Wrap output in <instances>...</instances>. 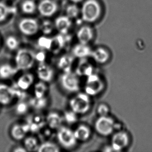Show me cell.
<instances>
[{"label": "cell", "mask_w": 152, "mask_h": 152, "mask_svg": "<svg viewBox=\"0 0 152 152\" xmlns=\"http://www.w3.org/2000/svg\"><path fill=\"white\" fill-rule=\"evenodd\" d=\"M25 92L15 85L11 86L4 83H0V104L7 106L12 104L15 99L21 100L25 97Z\"/></svg>", "instance_id": "obj_1"}, {"label": "cell", "mask_w": 152, "mask_h": 152, "mask_svg": "<svg viewBox=\"0 0 152 152\" xmlns=\"http://www.w3.org/2000/svg\"><path fill=\"white\" fill-rule=\"evenodd\" d=\"M35 53L28 48L17 50L15 56V66L18 71H27L35 64Z\"/></svg>", "instance_id": "obj_2"}, {"label": "cell", "mask_w": 152, "mask_h": 152, "mask_svg": "<svg viewBox=\"0 0 152 152\" xmlns=\"http://www.w3.org/2000/svg\"><path fill=\"white\" fill-rule=\"evenodd\" d=\"M102 10L101 4L97 0L85 1L81 10L83 20L87 23H94L101 16Z\"/></svg>", "instance_id": "obj_3"}, {"label": "cell", "mask_w": 152, "mask_h": 152, "mask_svg": "<svg viewBox=\"0 0 152 152\" xmlns=\"http://www.w3.org/2000/svg\"><path fill=\"white\" fill-rule=\"evenodd\" d=\"M70 110L79 114L87 113L91 107L90 96L86 93H78L70 99L69 102Z\"/></svg>", "instance_id": "obj_4"}, {"label": "cell", "mask_w": 152, "mask_h": 152, "mask_svg": "<svg viewBox=\"0 0 152 152\" xmlns=\"http://www.w3.org/2000/svg\"><path fill=\"white\" fill-rule=\"evenodd\" d=\"M60 82L62 88L68 93H76L80 89L79 76L72 71L63 72L60 76Z\"/></svg>", "instance_id": "obj_5"}, {"label": "cell", "mask_w": 152, "mask_h": 152, "mask_svg": "<svg viewBox=\"0 0 152 152\" xmlns=\"http://www.w3.org/2000/svg\"><path fill=\"white\" fill-rule=\"evenodd\" d=\"M57 139L60 145L66 149L74 148L78 141L74 132L69 128L63 126L58 130Z\"/></svg>", "instance_id": "obj_6"}, {"label": "cell", "mask_w": 152, "mask_h": 152, "mask_svg": "<svg viewBox=\"0 0 152 152\" xmlns=\"http://www.w3.org/2000/svg\"><path fill=\"white\" fill-rule=\"evenodd\" d=\"M95 129L102 136H108L113 132L116 124L113 118L107 116H100L95 121Z\"/></svg>", "instance_id": "obj_7"}, {"label": "cell", "mask_w": 152, "mask_h": 152, "mask_svg": "<svg viewBox=\"0 0 152 152\" xmlns=\"http://www.w3.org/2000/svg\"><path fill=\"white\" fill-rule=\"evenodd\" d=\"M85 93L89 96H95L103 91L104 84L100 76L93 73L86 77Z\"/></svg>", "instance_id": "obj_8"}, {"label": "cell", "mask_w": 152, "mask_h": 152, "mask_svg": "<svg viewBox=\"0 0 152 152\" xmlns=\"http://www.w3.org/2000/svg\"><path fill=\"white\" fill-rule=\"evenodd\" d=\"M18 29L21 33L26 36H33L38 32L40 25L35 19L26 18L19 23Z\"/></svg>", "instance_id": "obj_9"}, {"label": "cell", "mask_w": 152, "mask_h": 152, "mask_svg": "<svg viewBox=\"0 0 152 152\" xmlns=\"http://www.w3.org/2000/svg\"><path fill=\"white\" fill-rule=\"evenodd\" d=\"M129 142L127 133L119 131L114 134L111 138V148L115 152H120L127 147Z\"/></svg>", "instance_id": "obj_10"}, {"label": "cell", "mask_w": 152, "mask_h": 152, "mask_svg": "<svg viewBox=\"0 0 152 152\" xmlns=\"http://www.w3.org/2000/svg\"><path fill=\"white\" fill-rule=\"evenodd\" d=\"M36 74L39 80L47 83L53 80L54 71L51 66L45 62L40 63L36 69Z\"/></svg>", "instance_id": "obj_11"}, {"label": "cell", "mask_w": 152, "mask_h": 152, "mask_svg": "<svg viewBox=\"0 0 152 152\" xmlns=\"http://www.w3.org/2000/svg\"><path fill=\"white\" fill-rule=\"evenodd\" d=\"M37 8L42 16L49 17L57 12L58 5L54 0H42L39 3Z\"/></svg>", "instance_id": "obj_12"}, {"label": "cell", "mask_w": 152, "mask_h": 152, "mask_svg": "<svg viewBox=\"0 0 152 152\" xmlns=\"http://www.w3.org/2000/svg\"><path fill=\"white\" fill-rule=\"evenodd\" d=\"M26 123L29 127V132H37L46 124L45 117L41 114H35L29 117Z\"/></svg>", "instance_id": "obj_13"}, {"label": "cell", "mask_w": 152, "mask_h": 152, "mask_svg": "<svg viewBox=\"0 0 152 152\" xmlns=\"http://www.w3.org/2000/svg\"><path fill=\"white\" fill-rule=\"evenodd\" d=\"M29 132V127L26 123L24 124H16L10 128V134L14 140L21 141L25 139Z\"/></svg>", "instance_id": "obj_14"}, {"label": "cell", "mask_w": 152, "mask_h": 152, "mask_svg": "<svg viewBox=\"0 0 152 152\" xmlns=\"http://www.w3.org/2000/svg\"><path fill=\"white\" fill-rule=\"evenodd\" d=\"M64 121L63 116L56 112H51L45 117V123L52 130H58L62 126Z\"/></svg>", "instance_id": "obj_15"}, {"label": "cell", "mask_w": 152, "mask_h": 152, "mask_svg": "<svg viewBox=\"0 0 152 152\" xmlns=\"http://www.w3.org/2000/svg\"><path fill=\"white\" fill-rule=\"evenodd\" d=\"M35 82V76L30 73H25L17 79L15 85L21 91H27L31 87Z\"/></svg>", "instance_id": "obj_16"}, {"label": "cell", "mask_w": 152, "mask_h": 152, "mask_svg": "<svg viewBox=\"0 0 152 152\" xmlns=\"http://www.w3.org/2000/svg\"><path fill=\"white\" fill-rule=\"evenodd\" d=\"M93 37V30L88 26H84L81 27L77 33V37L80 43L88 44L92 41Z\"/></svg>", "instance_id": "obj_17"}, {"label": "cell", "mask_w": 152, "mask_h": 152, "mask_svg": "<svg viewBox=\"0 0 152 152\" xmlns=\"http://www.w3.org/2000/svg\"><path fill=\"white\" fill-rule=\"evenodd\" d=\"M71 26V19L66 15L58 17L55 21V27L61 34H68Z\"/></svg>", "instance_id": "obj_18"}, {"label": "cell", "mask_w": 152, "mask_h": 152, "mask_svg": "<svg viewBox=\"0 0 152 152\" xmlns=\"http://www.w3.org/2000/svg\"><path fill=\"white\" fill-rule=\"evenodd\" d=\"M74 61V56L64 55L61 57L57 62V66L59 70L63 72L72 71V65Z\"/></svg>", "instance_id": "obj_19"}, {"label": "cell", "mask_w": 152, "mask_h": 152, "mask_svg": "<svg viewBox=\"0 0 152 152\" xmlns=\"http://www.w3.org/2000/svg\"><path fill=\"white\" fill-rule=\"evenodd\" d=\"M19 71L15 66L8 63L0 64V78L2 80H8L17 73Z\"/></svg>", "instance_id": "obj_20"}, {"label": "cell", "mask_w": 152, "mask_h": 152, "mask_svg": "<svg viewBox=\"0 0 152 152\" xmlns=\"http://www.w3.org/2000/svg\"><path fill=\"white\" fill-rule=\"evenodd\" d=\"M81 60L78 64L76 68V73L79 76H89L94 72V69L92 64L88 61V60L84 59H81Z\"/></svg>", "instance_id": "obj_21"}, {"label": "cell", "mask_w": 152, "mask_h": 152, "mask_svg": "<svg viewBox=\"0 0 152 152\" xmlns=\"http://www.w3.org/2000/svg\"><path fill=\"white\" fill-rule=\"evenodd\" d=\"M92 50L88 44L80 43L75 46L72 50V53L74 57L80 59H84L91 56Z\"/></svg>", "instance_id": "obj_22"}, {"label": "cell", "mask_w": 152, "mask_h": 152, "mask_svg": "<svg viewBox=\"0 0 152 152\" xmlns=\"http://www.w3.org/2000/svg\"><path fill=\"white\" fill-rule=\"evenodd\" d=\"M91 57L99 64H105L109 59L110 56L107 50L103 48H97L92 50Z\"/></svg>", "instance_id": "obj_23"}, {"label": "cell", "mask_w": 152, "mask_h": 152, "mask_svg": "<svg viewBox=\"0 0 152 152\" xmlns=\"http://www.w3.org/2000/svg\"><path fill=\"white\" fill-rule=\"evenodd\" d=\"M74 132L77 140L79 141H86L88 140L91 134L90 129L84 125L79 126Z\"/></svg>", "instance_id": "obj_24"}, {"label": "cell", "mask_w": 152, "mask_h": 152, "mask_svg": "<svg viewBox=\"0 0 152 152\" xmlns=\"http://www.w3.org/2000/svg\"><path fill=\"white\" fill-rule=\"evenodd\" d=\"M48 99L46 97L36 98L33 97L30 99L29 104L30 107L37 111H41L45 109L48 104Z\"/></svg>", "instance_id": "obj_25"}, {"label": "cell", "mask_w": 152, "mask_h": 152, "mask_svg": "<svg viewBox=\"0 0 152 152\" xmlns=\"http://www.w3.org/2000/svg\"><path fill=\"white\" fill-rule=\"evenodd\" d=\"M40 144L37 138L29 136L24 139V146L28 152H37Z\"/></svg>", "instance_id": "obj_26"}, {"label": "cell", "mask_w": 152, "mask_h": 152, "mask_svg": "<svg viewBox=\"0 0 152 152\" xmlns=\"http://www.w3.org/2000/svg\"><path fill=\"white\" fill-rule=\"evenodd\" d=\"M48 91L46 83L40 80L36 83L33 87L34 97L36 98H43L46 97V94Z\"/></svg>", "instance_id": "obj_27"}, {"label": "cell", "mask_w": 152, "mask_h": 152, "mask_svg": "<svg viewBox=\"0 0 152 152\" xmlns=\"http://www.w3.org/2000/svg\"><path fill=\"white\" fill-rule=\"evenodd\" d=\"M60 147L53 142L45 141L42 144H40L38 152H60Z\"/></svg>", "instance_id": "obj_28"}, {"label": "cell", "mask_w": 152, "mask_h": 152, "mask_svg": "<svg viewBox=\"0 0 152 152\" xmlns=\"http://www.w3.org/2000/svg\"><path fill=\"white\" fill-rule=\"evenodd\" d=\"M21 10L26 14H32L35 12L37 6L33 0H25L21 4Z\"/></svg>", "instance_id": "obj_29"}, {"label": "cell", "mask_w": 152, "mask_h": 152, "mask_svg": "<svg viewBox=\"0 0 152 152\" xmlns=\"http://www.w3.org/2000/svg\"><path fill=\"white\" fill-rule=\"evenodd\" d=\"M5 45L7 49L10 51H15L18 50L20 42L16 37L10 35L5 39Z\"/></svg>", "instance_id": "obj_30"}, {"label": "cell", "mask_w": 152, "mask_h": 152, "mask_svg": "<svg viewBox=\"0 0 152 152\" xmlns=\"http://www.w3.org/2000/svg\"><path fill=\"white\" fill-rule=\"evenodd\" d=\"M29 107V103H27L24 100H19L15 107V112L17 115L23 116L28 113Z\"/></svg>", "instance_id": "obj_31"}, {"label": "cell", "mask_w": 152, "mask_h": 152, "mask_svg": "<svg viewBox=\"0 0 152 152\" xmlns=\"http://www.w3.org/2000/svg\"><path fill=\"white\" fill-rule=\"evenodd\" d=\"M53 39L47 37H40L38 41V45L41 49L46 50H50L52 45Z\"/></svg>", "instance_id": "obj_32"}, {"label": "cell", "mask_w": 152, "mask_h": 152, "mask_svg": "<svg viewBox=\"0 0 152 152\" xmlns=\"http://www.w3.org/2000/svg\"><path fill=\"white\" fill-rule=\"evenodd\" d=\"M12 12L8 5L3 2H0V23L6 20Z\"/></svg>", "instance_id": "obj_33"}, {"label": "cell", "mask_w": 152, "mask_h": 152, "mask_svg": "<svg viewBox=\"0 0 152 152\" xmlns=\"http://www.w3.org/2000/svg\"><path fill=\"white\" fill-rule=\"evenodd\" d=\"M77 115V114L71 110L70 111H66L63 116L64 121H65L66 123L69 124H75L78 119Z\"/></svg>", "instance_id": "obj_34"}, {"label": "cell", "mask_w": 152, "mask_h": 152, "mask_svg": "<svg viewBox=\"0 0 152 152\" xmlns=\"http://www.w3.org/2000/svg\"><path fill=\"white\" fill-rule=\"evenodd\" d=\"M80 12L79 8L75 4L68 5L66 10V16L70 19L75 18Z\"/></svg>", "instance_id": "obj_35"}, {"label": "cell", "mask_w": 152, "mask_h": 152, "mask_svg": "<svg viewBox=\"0 0 152 152\" xmlns=\"http://www.w3.org/2000/svg\"><path fill=\"white\" fill-rule=\"evenodd\" d=\"M54 27L53 25L49 21H45L42 24L40 29L45 35H49L53 32Z\"/></svg>", "instance_id": "obj_36"}, {"label": "cell", "mask_w": 152, "mask_h": 152, "mask_svg": "<svg viewBox=\"0 0 152 152\" xmlns=\"http://www.w3.org/2000/svg\"><path fill=\"white\" fill-rule=\"evenodd\" d=\"M109 112V107L107 105L105 104L99 105L97 109V112L100 116H107Z\"/></svg>", "instance_id": "obj_37"}, {"label": "cell", "mask_w": 152, "mask_h": 152, "mask_svg": "<svg viewBox=\"0 0 152 152\" xmlns=\"http://www.w3.org/2000/svg\"><path fill=\"white\" fill-rule=\"evenodd\" d=\"M35 61H37L39 64L45 62V60L46 58V53L44 51H40L37 53H35Z\"/></svg>", "instance_id": "obj_38"}, {"label": "cell", "mask_w": 152, "mask_h": 152, "mask_svg": "<svg viewBox=\"0 0 152 152\" xmlns=\"http://www.w3.org/2000/svg\"><path fill=\"white\" fill-rule=\"evenodd\" d=\"M14 152H26L27 150L24 148V146H18L16 148H15L14 149L13 151Z\"/></svg>", "instance_id": "obj_39"}, {"label": "cell", "mask_w": 152, "mask_h": 152, "mask_svg": "<svg viewBox=\"0 0 152 152\" xmlns=\"http://www.w3.org/2000/svg\"><path fill=\"white\" fill-rule=\"evenodd\" d=\"M70 1L74 3H78L82 1L83 0H70Z\"/></svg>", "instance_id": "obj_40"}]
</instances>
